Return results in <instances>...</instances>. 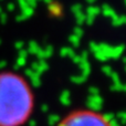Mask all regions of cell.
I'll use <instances>...</instances> for the list:
<instances>
[{
	"label": "cell",
	"instance_id": "1",
	"mask_svg": "<svg viewBox=\"0 0 126 126\" xmlns=\"http://www.w3.org/2000/svg\"><path fill=\"white\" fill-rule=\"evenodd\" d=\"M34 106L29 82L15 72H0V126H22Z\"/></svg>",
	"mask_w": 126,
	"mask_h": 126
},
{
	"label": "cell",
	"instance_id": "2",
	"mask_svg": "<svg viewBox=\"0 0 126 126\" xmlns=\"http://www.w3.org/2000/svg\"><path fill=\"white\" fill-rule=\"evenodd\" d=\"M57 126H113L107 116L90 109L74 110L60 121Z\"/></svg>",
	"mask_w": 126,
	"mask_h": 126
}]
</instances>
